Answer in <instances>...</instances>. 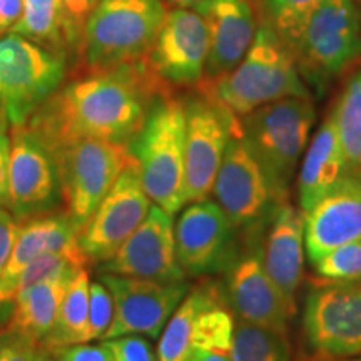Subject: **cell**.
Returning a JSON list of instances; mask_svg holds the SVG:
<instances>
[{"instance_id": "obj_37", "label": "cell", "mask_w": 361, "mask_h": 361, "mask_svg": "<svg viewBox=\"0 0 361 361\" xmlns=\"http://www.w3.org/2000/svg\"><path fill=\"white\" fill-rule=\"evenodd\" d=\"M22 224H24V221L17 219L11 211L0 206V273H2L4 266L11 256Z\"/></svg>"}, {"instance_id": "obj_33", "label": "cell", "mask_w": 361, "mask_h": 361, "mask_svg": "<svg viewBox=\"0 0 361 361\" xmlns=\"http://www.w3.org/2000/svg\"><path fill=\"white\" fill-rule=\"evenodd\" d=\"M114 319V300L104 283L96 281L89 288L87 340H104Z\"/></svg>"}, {"instance_id": "obj_4", "label": "cell", "mask_w": 361, "mask_h": 361, "mask_svg": "<svg viewBox=\"0 0 361 361\" xmlns=\"http://www.w3.org/2000/svg\"><path fill=\"white\" fill-rule=\"evenodd\" d=\"M184 144L186 106L169 94L157 99L141 133L129 144L149 200L173 218L186 204Z\"/></svg>"}, {"instance_id": "obj_25", "label": "cell", "mask_w": 361, "mask_h": 361, "mask_svg": "<svg viewBox=\"0 0 361 361\" xmlns=\"http://www.w3.org/2000/svg\"><path fill=\"white\" fill-rule=\"evenodd\" d=\"M223 293L213 283L201 284L189 291L183 303L171 316L161 333L157 346V361H184L191 348L192 326L201 311L223 300Z\"/></svg>"}, {"instance_id": "obj_41", "label": "cell", "mask_w": 361, "mask_h": 361, "mask_svg": "<svg viewBox=\"0 0 361 361\" xmlns=\"http://www.w3.org/2000/svg\"><path fill=\"white\" fill-rule=\"evenodd\" d=\"M184 361H231V356H229V351L206 350L201 346L191 345Z\"/></svg>"}, {"instance_id": "obj_34", "label": "cell", "mask_w": 361, "mask_h": 361, "mask_svg": "<svg viewBox=\"0 0 361 361\" xmlns=\"http://www.w3.org/2000/svg\"><path fill=\"white\" fill-rule=\"evenodd\" d=\"M51 351L42 343L32 341L2 329L0 333V361H51Z\"/></svg>"}, {"instance_id": "obj_13", "label": "cell", "mask_w": 361, "mask_h": 361, "mask_svg": "<svg viewBox=\"0 0 361 361\" xmlns=\"http://www.w3.org/2000/svg\"><path fill=\"white\" fill-rule=\"evenodd\" d=\"M101 283L114 300V319L104 340L128 335L156 340L189 293L186 281L159 283L102 273Z\"/></svg>"}, {"instance_id": "obj_18", "label": "cell", "mask_w": 361, "mask_h": 361, "mask_svg": "<svg viewBox=\"0 0 361 361\" xmlns=\"http://www.w3.org/2000/svg\"><path fill=\"white\" fill-rule=\"evenodd\" d=\"M209 32L206 20L194 8L168 12L147 61L166 84L191 85L204 78Z\"/></svg>"}, {"instance_id": "obj_35", "label": "cell", "mask_w": 361, "mask_h": 361, "mask_svg": "<svg viewBox=\"0 0 361 361\" xmlns=\"http://www.w3.org/2000/svg\"><path fill=\"white\" fill-rule=\"evenodd\" d=\"M109 343L114 361H156L151 343L139 335L119 336Z\"/></svg>"}, {"instance_id": "obj_11", "label": "cell", "mask_w": 361, "mask_h": 361, "mask_svg": "<svg viewBox=\"0 0 361 361\" xmlns=\"http://www.w3.org/2000/svg\"><path fill=\"white\" fill-rule=\"evenodd\" d=\"M186 106V204L202 201L213 186L229 139L241 119L209 97L191 99Z\"/></svg>"}, {"instance_id": "obj_29", "label": "cell", "mask_w": 361, "mask_h": 361, "mask_svg": "<svg viewBox=\"0 0 361 361\" xmlns=\"http://www.w3.org/2000/svg\"><path fill=\"white\" fill-rule=\"evenodd\" d=\"M67 29L62 0H22L20 19L12 27V34L47 44H61Z\"/></svg>"}, {"instance_id": "obj_12", "label": "cell", "mask_w": 361, "mask_h": 361, "mask_svg": "<svg viewBox=\"0 0 361 361\" xmlns=\"http://www.w3.org/2000/svg\"><path fill=\"white\" fill-rule=\"evenodd\" d=\"M62 189L56 162L25 126L12 129L7 209L20 221L56 213Z\"/></svg>"}, {"instance_id": "obj_20", "label": "cell", "mask_w": 361, "mask_h": 361, "mask_svg": "<svg viewBox=\"0 0 361 361\" xmlns=\"http://www.w3.org/2000/svg\"><path fill=\"white\" fill-rule=\"evenodd\" d=\"M45 252H59L87 264L79 246V231L66 213L37 216L22 224L16 245L0 273V306L13 303V288L20 274Z\"/></svg>"}, {"instance_id": "obj_1", "label": "cell", "mask_w": 361, "mask_h": 361, "mask_svg": "<svg viewBox=\"0 0 361 361\" xmlns=\"http://www.w3.org/2000/svg\"><path fill=\"white\" fill-rule=\"evenodd\" d=\"M166 82L147 57L114 69L90 72L56 90L24 124L45 147L102 139L129 146L141 133Z\"/></svg>"}, {"instance_id": "obj_39", "label": "cell", "mask_w": 361, "mask_h": 361, "mask_svg": "<svg viewBox=\"0 0 361 361\" xmlns=\"http://www.w3.org/2000/svg\"><path fill=\"white\" fill-rule=\"evenodd\" d=\"M8 159H11V139L6 128H0V206L6 204L7 201Z\"/></svg>"}, {"instance_id": "obj_3", "label": "cell", "mask_w": 361, "mask_h": 361, "mask_svg": "<svg viewBox=\"0 0 361 361\" xmlns=\"http://www.w3.org/2000/svg\"><path fill=\"white\" fill-rule=\"evenodd\" d=\"M239 119L243 137L263 169L274 202L288 201L316 119L311 97L279 99Z\"/></svg>"}, {"instance_id": "obj_9", "label": "cell", "mask_w": 361, "mask_h": 361, "mask_svg": "<svg viewBox=\"0 0 361 361\" xmlns=\"http://www.w3.org/2000/svg\"><path fill=\"white\" fill-rule=\"evenodd\" d=\"M303 331L319 361L361 356V281H328L306 298Z\"/></svg>"}, {"instance_id": "obj_31", "label": "cell", "mask_w": 361, "mask_h": 361, "mask_svg": "<svg viewBox=\"0 0 361 361\" xmlns=\"http://www.w3.org/2000/svg\"><path fill=\"white\" fill-rule=\"evenodd\" d=\"M314 273L328 281H361V241L341 245L311 261Z\"/></svg>"}, {"instance_id": "obj_7", "label": "cell", "mask_w": 361, "mask_h": 361, "mask_svg": "<svg viewBox=\"0 0 361 361\" xmlns=\"http://www.w3.org/2000/svg\"><path fill=\"white\" fill-rule=\"evenodd\" d=\"M45 149L56 162L66 214L80 233L133 159L130 149L102 139H75Z\"/></svg>"}, {"instance_id": "obj_8", "label": "cell", "mask_w": 361, "mask_h": 361, "mask_svg": "<svg viewBox=\"0 0 361 361\" xmlns=\"http://www.w3.org/2000/svg\"><path fill=\"white\" fill-rule=\"evenodd\" d=\"M66 64L17 34L0 39V128L27 124L62 84Z\"/></svg>"}, {"instance_id": "obj_23", "label": "cell", "mask_w": 361, "mask_h": 361, "mask_svg": "<svg viewBox=\"0 0 361 361\" xmlns=\"http://www.w3.org/2000/svg\"><path fill=\"white\" fill-rule=\"evenodd\" d=\"M345 174L346 162L338 137L335 112L331 109L306 147L298 173V207L301 213H308Z\"/></svg>"}, {"instance_id": "obj_17", "label": "cell", "mask_w": 361, "mask_h": 361, "mask_svg": "<svg viewBox=\"0 0 361 361\" xmlns=\"http://www.w3.org/2000/svg\"><path fill=\"white\" fill-rule=\"evenodd\" d=\"M226 269V298L236 318L288 331V322L293 314L264 268L263 246L258 239H251L245 251L236 252Z\"/></svg>"}, {"instance_id": "obj_42", "label": "cell", "mask_w": 361, "mask_h": 361, "mask_svg": "<svg viewBox=\"0 0 361 361\" xmlns=\"http://www.w3.org/2000/svg\"><path fill=\"white\" fill-rule=\"evenodd\" d=\"M168 2L176 8H194L197 4L204 2V0H168Z\"/></svg>"}, {"instance_id": "obj_38", "label": "cell", "mask_w": 361, "mask_h": 361, "mask_svg": "<svg viewBox=\"0 0 361 361\" xmlns=\"http://www.w3.org/2000/svg\"><path fill=\"white\" fill-rule=\"evenodd\" d=\"M62 2H64L67 29L69 34H74L75 29H79L89 19L99 0H62Z\"/></svg>"}, {"instance_id": "obj_44", "label": "cell", "mask_w": 361, "mask_h": 361, "mask_svg": "<svg viewBox=\"0 0 361 361\" xmlns=\"http://www.w3.org/2000/svg\"><path fill=\"white\" fill-rule=\"evenodd\" d=\"M306 361H318L316 358H310V360H306Z\"/></svg>"}, {"instance_id": "obj_45", "label": "cell", "mask_w": 361, "mask_h": 361, "mask_svg": "<svg viewBox=\"0 0 361 361\" xmlns=\"http://www.w3.org/2000/svg\"><path fill=\"white\" fill-rule=\"evenodd\" d=\"M247 2H252V0H247Z\"/></svg>"}, {"instance_id": "obj_19", "label": "cell", "mask_w": 361, "mask_h": 361, "mask_svg": "<svg viewBox=\"0 0 361 361\" xmlns=\"http://www.w3.org/2000/svg\"><path fill=\"white\" fill-rule=\"evenodd\" d=\"M303 216L310 261L333 247L361 241V174L343 176Z\"/></svg>"}, {"instance_id": "obj_14", "label": "cell", "mask_w": 361, "mask_h": 361, "mask_svg": "<svg viewBox=\"0 0 361 361\" xmlns=\"http://www.w3.org/2000/svg\"><path fill=\"white\" fill-rule=\"evenodd\" d=\"M236 226L218 202H189L174 226L176 255L184 273L191 276L226 269L236 256Z\"/></svg>"}, {"instance_id": "obj_36", "label": "cell", "mask_w": 361, "mask_h": 361, "mask_svg": "<svg viewBox=\"0 0 361 361\" xmlns=\"http://www.w3.org/2000/svg\"><path fill=\"white\" fill-rule=\"evenodd\" d=\"M52 355H56L57 361H114V355L107 341L99 345L78 343V345L62 346Z\"/></svg>"}, {"instance_id": "obj_16", "label": "cell", "mask_w": 361, "mask_h": 361, "mask_svg": "<svg viewBox=\"0 0 361 361\" xmlns=\"http://www.w3.org/2000/svg\"><path fill=\"white\" fill-rule=\"evenodd\" d=\"M213 194L236 229L258 224L274 202L266 176L247 147L241 128L229 139Z\"/></svg>"}, {"instance_id": "obj_43", "label": "cell", "mask_w": 361, "mask_h": 361, "mask_svg": "<svg viewBox=\"0 0 361 361\" xmlns=\"http://www.w3.org/2000/svg\"><path fill=\"white\" fill-rule=\"evenodd\" d=\"M326 361H361V356H355V358H341V360H326Z\"/></svg>"}, {"instance_id": "obj_40", "label": "cell", "mask_w": 361, "mask_h": 361, "mask_svg": "<svg viewBox=\"0 0 361 361\" xmlns=\"http://www.w3.org/2000/svg\"><path fill=\"white\" fill-rule=\"evenodd\" d=\"M22 0H0V35L20 19Z\"/></svg>"}, {"instance_id": "obj_22", "label": "cell", "mask_w": 361, "mask_h": 361, "mask_svg": "<svg viewBox=\"0 0 361 361\" xmlns=\"http://www.w3.org/2000/svg\"><path fill=\"white\" fill-rule=\"evenodd\" d=\"M194 11L201 13L209 32L206 82L231 72L256 37L255 12L247 0H204Z\"/></svg>"}, {"instance_id": "obj_32", "label": "cell", "mask_w": 361, "mask_h": 361, "mask_svg": "<svg viewBox=\"0 0 361 361\" xmlns=\"http://www.w3.org/2000/svg\"><path fill=\"white\" fill-rule=\"evenodd\" d=\"M268 20L283 42H288L314 8L324 0H264Z\"/></svg>"}, {"instance_id": "obj_28", "label": "cell", "mask_w": 361, "mask_h": 361, "mask_svg": "<svg viewBox=\"0 0 361 361\" xmlns=\"http://www.w3.org/2000/svg\"><path fill=\"white\" fill-rule=\"evenodd\" d=\"M333 112L346 174H361V71L343 90Z\"/></svg>"}, {"instance_id": "obj_30", "label": "cell", "mask_w": 361, "mask_h": 361, "mask_svg": "<svg viewBox=\"0 0 361 361\" xmlns=\"http://www.w3.org/2000/svg\"><path fill=\"white\" fill-rule=\"evenodd\" d=\"M234 324V316L226 308L224 301L211 305L194 322L191 345L206 350L231 351Z\"/></svg>"}, {"instance_id": "obj_24", "label": "cell", "mask_w": 361, "mask_h": 361, "mask_svg": "<svg viewBox=\"0 0 361 361\" xmlns=\"http://www.w3.org/2000/svg\"><path fill=\"white\" fill-rule=\"evenodd\" d=\"M74 274L47 279L22 293L13 301V310L4 329L42 343L56 323L59 306Z\"/></svg>"}, {"instance_id": "obj_6", "label": "cell", "mask_w": 361, "mask_h": 361, "mask_svg": "<svg viewBox=\"0 0 361 361\" xmlns=\"http://www.w3.org/2000/svg\"><path fill=\"white\" fill-rule=\"evenodd\" d=\"M300 74L322 89L361 54V12L355 0H324L284 42Z\"/></svg>"}, {"instance_id": "obj_15", "label": "cell", "mask_w": 361, "mask_h": 361, "mask_svg": "<svg viewBox=\"0 0 361 361\" xmlns=\"http://www.w3.org/2000/svg\"><path fill=\"white\" fill-rule=\"evenodd\" d=\"M102 271L117 276L178 283L186 279L176 255L173 216L159 206H151L146 219L123 243Z\"/></svg>"}, {"instance_id": "obj_26", "label": "cell", "mask_w": 361, "mask_h": 361, "mask_svg": "<svg viewBox=\"0 0 361 361\" xmlns=\"http://www.w3.org/2000/svg\"><path fill=\"white\" fill-rule=\"evenodd\" d=\"M89 288L90 281L87 269H79L67 286L51 333L42 341V345L51 353L62 346L89 341Z\"/></svg>"}, {"instance_id": "obj_21", "label": "cell", "mask_w": 361, "mask_h": 361, "mask_svg": "<svg viewBox=\"0 0 361 361\" xmlns=\"http://www.w3.org/2000/svg\"><path fill=\"white\" fill-rule=\"evenodd\" d=\"M305 216L290 201L276 202L269 214L263 246V263L269 278L296 313V293L305 274Z\"/></svg>"}, {"instance_id": "obj_5", "label": "cell", "mask_w": 361, "mask_h": 361, "mask_svg": "<svg viewBox=\"0 0 361 361\" xmlns=\"http://www.w3.org/2000/svg\"><path fill=\"white\" fill-rule=\"evenodd\" d=\"M166 16L162 0H99L84 30V56L90 72L147 57Z\"/></svg>"}, {"instance_id": "obj_2", "label": "cell", "mask_w": 361, "mask_h": 361, "mask_svg": "<svg viewBox=\"0 0 361 361\" xmlns=\"http://www.w3.org/2000/svg\"><path fill=\"white\" fill-rule=\"evenodd\" d=\"M202 96L243 117L279 99L306 97L310 90L288 45L264 20L243 61L228 74L204 80Z\"/></svg>"}, {"instance_id": "obj_27", "label": "cell", "mask_w": 361, "mask_h": 361, "mask_svg": "<svg viewBox=\"0 0 361 361\" xmlns=\"http://www.w3.org/2000/svg\"><path fill=\"white\" fill-rule=\"evenodd\" d=\"M229 356L231 361H291L293 346L288 331L236 319Z\"/></svg>"}, {"instance_id": "obj_10", "label": "cell", "mask_w": 361, "mask_h": 361, "mask_svg": "<svg viewBox=\"0 0 361 361\" xmlns=\"http://www.w3.org/2000/svg\"><path fill=\"white\" fill-rule=\"evenodd\" d=\"M151 209L137 161H129L109 192L79 233V246L89 261L106 263L146 219Z\"/></svg>"}]
</instances>
